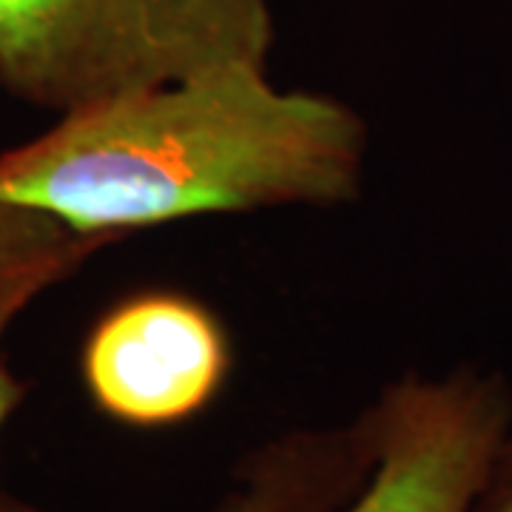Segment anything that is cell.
<instances>
[{
  "mask_svg": "<svg viewBox=\"0 0 512 512\" xmlns=\"http://www.w3.org/2000/svg\"><path fill=\"white\" fill-rule=\"evenodd\" d=\"M231 367L234 348L220 316L180 291H140L114 302L80 348V379L94 407L137 430L200 416Z\"/></svg>",
  "mask_w": 512,
  "mask_h": 512,
  "instance_id": "cell-4",
  "label": "cell"
},
{
  "mask_svg": "<svg viewBox=\"0 0 512 512\" xmlns=\"http://www.w3.org/2000/svg\"><path fill=\"white\" fill-rule=\"evenodd\" d=\"M106 245L109 239L74 234L43 211L0 202V285L52 262L83 265Z\"/></svg>",
  "mask_w": 512,
  "mask_h": 512,
  "instance_id": "cell-6",
  "label": "cell"
},
{
  "mask_svg": "<svg viewBox=\"0 0 512 512\" xmlns=\"http://www.w3.org/2000/svg\"><path fill=\"white\" fill-rule=\"evenodd\" d=\"M271 46L274 0H0V89L55 114Z\"/></svg>",
  "mask_w": 512,
  "mask_h": 512,
  "instance_id": "cell-2",
  "label": "cell"
},
{
  "mask_svg": "<svg viewBox=\"0 0 512 512\" xmlns=\"http://www.w3.org/2000/svg\"><path fill=\"white\" fill-rule=\"evenodd\" d=\"M370 436L359 419L342 427L293 430L242 458L234 487L211 512H330L370 470ZM0 512H52L0 490Z\"/></svg>",
  "mask_w": 512,
  "mask_h": 512,
  "instance_id": "cell-5",
  "label": "cell"
},
{
  "mask_svg": "<svg viewBox=\"0 0 512 512\" xmlns=\"http://www.w3.org/2000/svg\"><path fill=\"white\" fill-rule=\"evenodd\" d=\"M365 154L367 126L348 103L279 89L268 63L231 60L60 111L0 151V202L117 242L208 214L345 205Z\"/></svg>",
  "mask_w": 512,
  "mask_h": 512,
  "instance_id": "cell-1",
  "label": "cell"
},
{
  "mask_svg": "<svg viewBox=\"0 0 512 512\" xmlns=\"http://www.w3.org/2000/svg\"><path fill=\"white\" fill-rule=\"evenodd\" d=\"M362 419L370 470L330 512H476L512 433V387L478 367L407 373L384 387Z\"/></svg>",
  "mask_w": 512,
  "mask_h": 512,
  "instance_id": "cell-3",
  "label": "cell"
},
{
  "mask_svg": "<svg viewBox=\"0 0 512 512\" xmlns=\"http://www.w3.org/2000/svg\"><path fill=\"white\" fill-rule=\"evenodd\" d=\"M476 512H512V433L495 461L484 493L478 498Z\"/></svg>",
  "mask_w": 512,
  "mask_h": 512,
  "instance_id": "cell-8",
  "label": "cell"
},
{
  "mask_svg": "<svg viewBox=\"0 0 512 512\" xmlns=\"http://www.w3.org/2000/svg\"><path fill=\"white\" fill-rule=\"evenodd\" d=\"M77 268L80 265H74V262H52V265L35 268L29 274L0 285V430L9 424L15 410L29 396V384L18 379L15 370L3 359V339H6L9 328L15 325V319L35 302L40 293H46L52 285L63 282L66 276H72Z\"/></svg>",
  "mask_w": 512,
  "mask_h": 512,
  "instance_id": "cell-7",
  "label": "cell"
}]
</instances>
